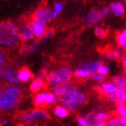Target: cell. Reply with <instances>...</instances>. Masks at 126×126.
<instances>
[{"mask_svg": "<svg viewBox=\"0 0 126 126\" xmlns=\"http://www.w3.org/2000/svg\"><path fill=\"white\" fill-rule=\"evenodd\" d=\"M23 96L19 85H0V113H11L17 108Z\"/></svg>", "mask_w": 126, "mask_h": 126, "instance_id": "cell-1", "label": "cell"}, {"mask_svg": "<svg viewBox=\"0 0 126 126\" xmlns=\"http://www.w3.org/2000/svg\"><path fill=\"white\" fill-rule=\"evenodd\" d=\"M87 94L77 86H71L67 94L58 99L59 105L67 108L69 113L78 112L87 105Z\"/></svg>", "mask_w": 126, "mask_h": 126, "instance_id": "cell-2", "label": "cell"}, {"mask_svg": "<svg viewBox=\"0 0 126 126\" xmlns=\"http://www.w3.org/2000/svg\"><path fill=\"white\" fill-rule=\"evenodd\" d=\"M19 24L13 21L0 23V48L12 49L20 42Z\"/></svg>", "mask_w": 126, "mask_h": 126, "instance_id": "cell-3", "label": "cell"}, {"mask_svg": "<svg viewBox=\"0 0 126 126\" xmlns=\"http://www.w3.org/2000/svg\"><path fill=\"white\" fill-rule=\"evenodd\" d=\"M74 70L68 66H61L51 69L46 75V83L51 88L65 84H70L74 78Z\"/></svg>", "mask_w": 126, "mask_h": 126, "instance_id": "cell-4", "label": "cell"}, {"mask_svg": "<svg viewBox=\"0 0 126 126\" xmlns=\"http://www.w3.org/2000/svg\"><path fill=\"white\" fill-rule=\"evenodd\" d=\"M50 118L49 113L43 108H34L32 110L21 113L18 115V122L22 125L32 124L37 122H45Z\"/></svg>", "mask_w": 126, "mask_h": 126, "instance_id": "cell-5", "label": "cell"}, {"mask_svg": "<svg viewBox=\"0 0 126 126\" xmlns=\"http://www.w3.org/2000/svg\"><path fill=\"white\" fill-rule=\"evenodd\" d=\"M32 20L42 22L46 25L49 24L51 22V20H53L52 8L46 5H42L38 6L32 14Z\"/></svg>", "mask_w": 126, "mask_h": 126, "instance_id": "cell-6", "label": "cell"}, {"mask_svg": "<svg viewBox=\"0 0 126 126\" xmlns=\"http://www.w3.org/2000/svg\"><path fill=\"white\" fill-rule=\"evenodd\" d=\"M2 79L5 85H18V69L13 65H5L3 68Z\"/></svg>", "mask_w": 126, "mask_h": 126, "instance_id": "cell-7", "label": "cell"}, {"mask_svg": "<svg viewBox=\"0 0 126 126\" xmlns=\"http://www.w3.org/2000/svg\"><path fill=\"white\" fill-rule=\"evenodd\" d=\"M19 34L20 40L23 42L28 43L35 39L31 26V22H24L21 24H19Z\"/></svg>", "mask_w": 126, "mask_h": 126, "instance_id": "cell-8", "label": "cell"}, {"mask_svg": "<svg viewBox=\"0 0 126 126\" xmlns=\"http://www.w3.org/2000/svg\"><path fill=\"white\" fill-rule=\"evenodd\" d=\"M103 19L100 15L99 8H92L89 12L85 16L84 24L86 26H95L102 21Z\"/></svg>", "mask_w": 126, "mask_h": 126, "instance_id": "cell-9", "label": "cell"}, {"mask_svg": "<svg viewBox=\"0 0 126 126\" xmlns=\"http://www.w3.org/2000/svg\"><path fill=\"white\" fill-rule=\"evenodd\" d=\"M96 89L101 94L105 95V96L110 97L114 93L117 92L118 88L111 80V81H105L104 83H101V84H97Z\"/></svg>", "mask_w": 126, "mask_h": 126, "instance_id": "cell-10", "label": "cell"}, {"mask_svg": "<svg viewBox=\"0 0 126 126\" xmlns=\"http://www.w3.org/2000/svg\"><path fill=\"white\" fill-rule=\"evenodd\" d=\"M103 64H104L103 61H101V60H96V61H85L80 63L79 66H80L81 68H85L87 71H88V72L91 74V77H92L93 74L98 72L100 67H101Z\"/></svg>", "mask_w": 126, "mask_h": 126, "instance_id": "cell-11", "label": "cell"}, {"mask_svg": "<svg viewBox=\"0 0 126 126\" xmlns=\"http://www.w3.org/2000/svg\"><path fill=\"white\" fill-rule=\"evenodd\" d=\"M31 26L32 29V32L34 34V37L38 40L41 39L48 30L46 24L40 21H35V20L31 21Z\"/></svg>", "mask_w": 126, "mask_h": 126, "instance_id": "cell-12", "label": "cell"}, {"mask_svg": "<svg viewBox=\"0 0 126 126\" xmlns=\"http://www.w3.org/2000/svg\"><path fill=\"white\" fill-rule=\"evenodd\" d=\"M94 112H87L85 114L78 116L76 118V123L78 126H92L94 124Z\"/></svg>", "mask_w": 126, "mask_h": 126, "instance_id": "cell-13", "label": "cell"}, {"mask_svg": "<svg viewBox=\"0 0 126 126\" xmlns=\"http://www.w3.org/2000/svg\"><path fill=\"white\" fill-rule=\"evenodd\" d=\"M111 14L115 17H122L125 14V5L123 1H114L109 5Z\"/></svg>", "mask_w": 126, "mask_h": 126, "instance_id": "cell-14", "label": "cell"}, {"mask_svg": "<svg viewBox=\"0 0 126 126\" xmlns=\"http://www.w3.org/2000/svg\"><path fill=\"white\" fill-rule=\"evenodd\" d=\"M46 80L45 79H35L33 78V79L30 82L29 89L32 94H38L40 92H42L44 89L45 86H46Z\"/></svg>", "mask_w": 126, "mask_h": 126, "instance_id": "cell-15", "label": "cell"}, {"mask_svg": "<svg viewBox=\"0 0 126 126\" xmlns=\"http://www.w3.org/2000/svg\"><path fill=\"white\" fill-rule=\"evenodd\" d=\"M33 74L31 71V69L26 67H23L20 69H18V80L19 83H28L31 82L33 79Z\"/></svg>", "mask_w": 126, "mask_h": 126, "instance_id": "cell-16", "label": "cell"}, {"mask_svg": "<svg viewBox=\"0 0 126 126\" xmlns=\"http://www.w3.org/2000/svg\"><path fill=\"white\" fill-rule=\"evenodd\" d=\"M39 50V42L38 41H32L31 42H28L22 48L21 54L24 56L32 55L33 53H36Z\"/></svg>", "mask_w": 126, "mask_h": 126, "instance_id": "cell-17", "label": "cell"}, {"mask_svg": "<svg viewBox=\"0 0 126 126\" xmlns=\"http://www.w3.org/2000/svg\"><path fill=\"white\" fill-rule=\"evenodd\" d=\"M109 99L117 105H126V88L118 89L117 92L109 97Z\"/></svg>", "mask_w": 126, "mask_h": 126, "instance_id": "cell-18", "label": "cell"}, {"mask_svg": "<svg viewBox=\"0 0 126 126\" xmlns=\"http://www.w3.org/2000/svg\"><path fill=\"white\" fill-rule=\"evenodd\" d=\"M69 111L66 107H64L63 105H57L53 108V114L55 117L59 119H66L69 115Z\"/></svg>", "mask_w": 126, "mask_h": 126, "instance_id": "cell-19", "label": "cell"}, {"mask_svg": "<svg viewBox=\"0 0 126 126\" xmlns=\"http://www.w3.org/2000/svg\"><path fill=\"white\" fill-rule=\"evenodd\" d=\"M110 118H111V113L105 110L94 112V123H96V122L107 123Z\"/></svg>", "mask_w": 126, "mask_h": 126, "instance_id": "cell-20", "label": "cell"}, {"mask_svg": "<svg viewBox=\"0 0 126 126\" xmlns=\"http://www.w3.org/2000/svg\"><path fill=\"white\" fill-rule=\"evenodd\" d=\"M71 86H72L71 83L70 84L61 85V86H58V87H53L51 91H52V93L55 94L56 96L58 97V99H59V98H61V97H62L63 95H65V94H67V92L69 90Z\"/></svg>", "mask_w": 126, "mask_h": 126, "instance_id": "cell-21", "label": "cell"}, {"mask_svg": "<svg viewBox=\"0 0 126 126\" xmlns=\"http://www.w3.org/2000/svg\"><path fill=\"white\" fill-rule=\"evenodd\" d=\"M43 97H44V104L46 106L54 105L58 102V97L53 94L52 91H43Z\"/></svg>", "mask_w": 126, "mask_h": 126, "instance_id": "cell-22", "label": "cell"}, {"mask_svg": "<svg viewBox=\"0 0 126 126\" xmlns=\"http://www.w3.org/2000/svg\"><path fill=\"white\" fill-rule=\"evenodd\" d=\"M116 42L121 49L126 50V29H124L116 34Z\"/></svg>", "mask_w": 126, "mask_h": 126, "instance_id": "cell-23", "label": "cell"}, {"mask_svg": "<svg viewBox=\"0 0 126 126\" xmlns=\"http://www.w3.org/2000/svg\"><path fill=\"white\" fill-rule=\"evenodd\" d=\"M112 82L115 85L118 89H124L126 88V79L124 76H115L112 79Z\"/></svg>", "mask_w": 126, "mask_h": 126, "instance_id": "cell-24", "label": "cell"}, {"mask_svg": "<svg viewBox=\"0 0 126 126\" xmlns=\"http://www.w3.org/2000/svg\"><path fill=\"white\" fill-rule=\"evenodd\" d=\"M107 126H126V122L120 116L113 115L107 122Z\"/></svg>", "mask_w": 126, "mask_h": 126, "instance_id": "cell-25", "label": "cell"}, {"mask_svg": "<svg viewBox=\"0 0 126 126\" xmlns=\"http://www.w3.org/2000/svg\"><path fill=\"white\" fill-rule=\"evenodd\" d=\"M64 5L62 3L60 2V1H56L54 4H53V7H52V18L56 19L63 12L64 10Z\"/></svg>", "mask_w": 126, "mask_h": 126, "instance_id": "cell-26", "label": "cell"}, {"mask_svg": "<svg viewBox=\"0 0 126 126\" xmlns=\"http://www.w3.org/2000/svg\"><path fill=\"white\" fill-rule=\"evenodd\" d=\"M43 91H44V90H43ZM43 91L34 94L33 105H35V107L36 108H42L43 106H45L44 97H43Z\"/></svg>", "mask_w": 126, "mask_h": 126, "instance_id": "cell-27", "label": "cell"}, {"mask_svg": "<svg viewBox=\"0 0 126 126\" xmlns=\"http://www.w3.org/2000/svg\"><path fill=\"white\" fill-rule=\"evenodd\" d=\"M94 35L97 38H99V39H104L107 35V30H106V28L105 26H103V25H100V24H97V25L94 26Z\"/></svg>", "mask_w": 126, "mask_h": 126, "instance_id": "cell-28", "label": "cell"}, {"mask_svg": "<svg viewBox=\"0 0 126 126\" xmlns=\"http://www.w3.org/2000/svg\"><path fill=\"white\" fill-rule=\"evenodd\" d=\"M115 113L116 115L120 116L126 122V105H117Z\"/></svg>", "mask_w": 126, "mask_h": 126, "instance_id": "cell-29", "label": "cell"}, {"mask_svg": "<svg viewBox=\"0 0 126 126\" xmlns=\"http://www.w3.org/2000/svg\"><path fill=\"white\" fill-rule=\"evenodd\" d=\"M91 79H92L94 82H96L97 84H101V83H104V82L106 81V76H104V75L98 73V72L93 74L92 77H91Z\"/></svg>", "mask_w": 126, "mask_h": 126, "instance_id": "cell-30", "label": "cell"}, {"mask_svg": "<svg viewBox=\"0 0 126 126\" xmlns=\"http://www.w3.org/2000/svg\"><path fill=\"white\" fill-rule=\"evenodd\" d=\"M5 61H6V56H5V52L1 50L0 51V80L2 79L3 68L5 66Z\"/></svg>", "mask_w": 126, "mask_h": 126, "instance_id": "cell-31", "label": "cell"}, {"mask_svg": "<svg viewBox=\"0 0 126 126\" xmlns=\"http://www.w3.org/2000/svg\"><path fill=\"white\" fill-rule=\"evenodd\" d=\"M99 10H100V15H101V17H102V19L106 18V17H107V16L111 14L109 5H105V6H103V7L99 8Z\"/></svg>", "mask_w": 126, "mask_h": 126, "instance_id": "cell-32", "label": "cell"}, {"mask_svg": "<svg viewBox=\"0 0 126 126\" xmlns=\"http://www.w3.org/2000/svg\"><path fill=\"white\" fill-rule=\"evenodd\" d=\"M53 35H54V30L53 29H48L46 31V32L44 33V35L39 40L40 42H45V41H48L50 40V38H52Z\"/></svg>", "mask_w": 126, "mask_h": 126, "instance_id": "cell-33", "label": "cell"}, {"mask_svg": "<svg viewBox=\"0 0 126 126\" xmlns=\"http://www.w3.org/2000/svg\"><path fill=\"white\" fill-rule=\"evenodd\" d=\"M98 73L107 77L108 74L110 73V67L108 65H106V64H103V65L100 67L99 70H98Z\"/></svg>", "mask_w": 126, "mask_h": 126, "instance_id": "cell-34", "label": "cell"}, {"mask_svg": "<svg viewBox=\"0 0 126 126\" xmlns=\"http://www.w3.org/2000/svg\"><path fill=\"white\" fill-rule=\"evenodd\" d=\"M113 54H114V56H115L116 60H117V59H122L123 58V56H124V50L121 49L120 47L115 48V49L113 50Z\"/></svg>", "mask_w": 126, "mask_h": 126, "instance_id": "cell-35", "label": "cell"}, {"mask_svg": "<svg viewBox=\"0 0 126 126\" xmlns=\"http://www.w3.org/2000/svg\"><path fill=\"white\" fill-rule=\"evenodd\" d=\"M105 59H106L108 61H110V62H113V61L116 60L113 52V51H111V50H109V51H107V52H105Z\"/></svg>", "mask_w": 126, "mask_h": 126, "instance_id": "cell-36", "label": "cell"}, {"mask_svg": "<svg viewBox=\"0 0 126 126\" xmlns=\"http://www.w3.org/2000/svg\"><path fill=\"white\" fill-rule=\"evenodd\" d=\"M9 124V120L6 118H3L0 120V125L1 126H5Z\"/></svg>", "mask_w": 126, "mask_h": 126, "instance_id": "cell-37", "label": "cell"}, {"mask_svg": "<svg viewBox=\"0 0 126 126\" xmlns=\"http://www.w3.org/2000/svg\"><path fill=\"white\" fill-rule=\"evenodd\" d=\"M92 126H107V123H104V122H96V123H94Z\"/></svg>", "mask_w": 126, "mask_h": 126, "instance_id": "cell-38", "label": "cell"}, {"mask_svg": "<svg viewBox=\"0 0 126 126\" xmlns=\"http://www.w3.org/2000/svg\"><path fill=\"white\" fill-rule=\"evenodd\" d=\"M121 62L122 64H123V66H124V68H126V52L124 54V56H123V58L121 59Z\"/></svg>", "mask_w": 126, "mask_h": 126, "instance_id": "cell-39", "label": "cell"}, {"mask_svg": "<svg viewBox=\"0 0 126 126\" xmlns=\"http://www.w3.org/2000/svg\"><path fill=\"white\" fill-rule=\"evenodd\" d=\"M123 76H124V78L126 79V68H124V69H123Z\"/></svg>", "mask_w": 126, "mask_h": 126, "instance_id": "cell-40", "label": "cell"}, {"mask_svg": "<svg viewBox=\"0 0 126 126\" xmlns=\"http://www.w3.org/2000/svg\"><path fill=\"white\" fill-rule=\"evenodd\" d=\"M33 126H39V125H37V124H35V125H33Z\"/></svg>", "mask_w": 126, "mask_h": 126, "instance_id": "cell-41", "label": "cell"}, {"mask_svg": "<svg viewBox=\"0 0 126 126\" xmlns=\"http://www.w3.org/2000/svg\"><path fill=\"white\" fill-rule=\"evenodd\" d=\"M19 126H24V125H19Z\"/></svg>", "mask_w": 126, "mask_h": 126, "instance_id": "cell-42", "label": "cell"}, {"mask_svg": "<svg viewBox=\"0 0 126 126\" xmlns=\"http://www.w3.org/2000/svg\"><path fill=\"white\" fill-rule=\"evenodd\" d=\"M124 1H125V2H126V0H124Z\"/></svg>", "mask_w": 126, "mask_h": 126, "instance_id": "cell-43", "label": "cell"}]
</instances>
